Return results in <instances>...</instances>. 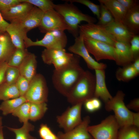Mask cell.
Wrapping results in <instances>:
<instances>
[{
  "mask_svg": "<svg viewBox=\"0 0 139 139\" xmlns=\"http://www.w3.org/2000/svg\"><path fill=\"white\" fill-rule=\"evenodd\" d=\"M80 57L77 55L67 65L53 71L52 81L54 86L59 93L66 97L85 71L80 65Z\"/></svg>",
  "mask_w": 139,
  "mask_h": 139,
  "instance_id": "1",
  "label": "cell"
},
{
  "mask_svg": "<svg viewBox=\"0 0 139 139\" xmlns=\"http://www.w3.org/2000/svg\"><path fill=\"white\" fill-rule=\"evenodd\" d=\"M62 4L55 5L54 9L63 18L70 29V32L75 38L79 36V26L82 21L94 23L96 19L83 13L72 3L67 2Z\"/></svg>",
  "mask_w": 139,
  "mask_h": 139,
  "instance_id": "2",
  "label": "cell"
},
{
  "mask_svg": "<svg viewBox=\"0 0 139 139\" xmlns=\"http://www.w3.org/2000/svg\"><path fill=\"white\" fill-rule=\"evenodd\" d=\"M95 84V76L88 71L83 74L66 97L72 105L83 103L94 97Z\"/></svg>",
  "mask_w": 139,
  "mask_h": 139,
  "instance_id": "3",
  "label": "cell"
},
{
  "mask_svg": "<svg viewBox=\"0 0 139 139\" xmlns=\"http://www.w3.org/2000/svg\"><path fill=\"white\" fill-rule=\"evenodd\" d=\"M125 94L118 91L115 95L105 103V108L108 111H113L115 117L120 128L132 125V112L130 111L124 102Z\"/></svg>",
  "mask_w": 139,
  "mask_h": 139,
  "instance_id": "4",
  "label": "cell"
},
{
  "mask_svg": "<svg viewBox=\"0 0 139 139\" xmlns=\"http://www.w3.org/2000/svg\"><path fill=\"white\" fill-rule=\"evenodd\" d=\"M120 128L114 115H110L98 124L89 126L88 130L93 139H118Z\"/></svg>",
  "mask_w": 139,
  "mask_h": 139,
  "instance_id": "5",
  "label": "cell"
},
{
  "mask_svg": "<svg viewBox=\"0 0 139 139\" xmlns=\"http://www.w3.org/2000/svg\"><path fill=\"white\" fill-rule=\"evenodd\" d=\"M64 31L56 30L48 32L41 39L36 41H32L27 37L24 40L25 47L38 46L48 49H65L67 39Z\"/></svg>",
  "mask_w": 139,
  "mask_h": 139,
  "instance_id": "6",
  "label": "cell"
},
{
  "mask_svg": "<svg viewBox=\"0 0 139 139\" xmlns=\"http://www.w3.org/2000/svg\"><path fill=\"white\" fill-rule=\"evenodd\" d=\"M79 36L107 43L113 47L116 41L114 37L105 28L93 23L79 25Z\"/></svg>",
  "mask_w": 139,
  "mask_h": 139,
  "instance_id": "7",
  "label": "cell"
},
{
  "mask_svg": "<svg viewBox=\"0 0 139 139\" xmlns=\"http://www.w3.org/2000/svg\"><path fill=\"white\" fill-rule=\"evenodd\" d=\"M48 92L45 77L41 74H36L30 82L29 89L24 96L30 102H46Z\"/></svg>",
  "mask_w": 139,
  "mask_h": 139,
  "instance_id": "8",
  "label": "cell"
},
{
  "mask_svg": "<svg viewBox=\"0 0 139 139\" xmlns=\"http://www.w3.org/2000/svg\"><path fill=\"white\" fill-rule=\"evenodd\" d=\"M76 55L66 52L65 49H45L41 57L44 63L53 64L55 69H61L67 65L76 57Z\"/></svg>",
  "mask_w": 139,
  "mask_h": 139,
  "instance_id": "9",
  "label": "cell"
},
{
  "mask_svg": "<svg viewBox=\"0 0 139 139\" xmlns=\"http://www.w3.org/2000/svg\"><path fill=\"white\" fill-rule=\"evenodd\" d=\"M38 27L40 32L44 33L56 30L70 31L63 17L54 9L44 13Z\"/></svg>",
  "mask_w": 139,
  "mask_h": 139,
  "instance_id": "10",
  "label": "cell"
},
{
  "mask_svg": "<svg viewBox=\"0 0 139 139\" xmlns=\"http://www.w3.org/2000/svg\"><path fill=\"white\" fill-rule=\"evenodd\" d=\"M83 104L80 103L69 107L61 115L57 116L59 127L65 132L72 129L82 121L81 111Z\"/></svg>",
  "mask_w": 139,
  "mask_h": 139,
  "instance_id": "11",
  "label": "cell"
},
{
  "mask_svg": "<svg viewBox=\"0 0 139 139\" xmlns=\"http://www.w3.org/2000/svg\"><path fill=\"white\" fill-rule=\"evenodd\" d=\"M85 46L89 53L92 54L97 61L102 59L115 61L113 47L103 42L83 38Z\"/></svg>",
  "mask_w": 139,
  "mask_h": 139,
  "instance_id": "12",
  "label": "cell"
},
{
  "mask_svg": "<svg viewBox=\"0 0 139 139\" xmlns=\"http://www.w3.org/2000/svg\"><path fill=\"white\" fill-rule=\"evenodd\" d=\"M68 50L71 53L82 57L88 67L91 70H105L107 67L105 64L98 62L90 55L84 44L83 38L81 36L75 38L74 43Z\"/></svg>",
  "mask_w": 139,
  "mask_h": 139,
  "instance_id": "13",
  "label": "cell"
},
{
  "mask_svg": "<svg viewBox=\"0 0 139 139\" xmlns=\"http://www.w3.org/2000/svg\"><path fill=\"white\" fill-rule=\"evenodd\" d=\"M33 6L28 3L22 2L1 12L3 18L10 23H19L25 17Z\"/></svg>",
  "mask_w": 139,
  "mask_h": 139,
  "instance_id": "14",
  "label": "cell"
},
{
  "mask_svg": "<svg viewBox=\"0 0 139 139\" xmlns=\"http://www.w3.org/2000/svg\"><path fill=\"white\" fill-rule=\"evenodd\" d=\"M90 122V117L86 116L74 128L64 133L59 132L57 136L59 139H93L88 130Z\"/></svg>",
  "mask_w": 139,
  "mask_h": 139,
  "instance_id": "15",
  "label": "cell"
},
{
  "mask_svg": "<svg viewBox=\"0 0 139 139\" xmlns=\"http://www.w3.org/2000/svg\"><path fill=\"white\" fill-rule=\"evenodd\" d=\"M113 47L114 61L117 65L124 66L132 64L135 59L130 45L116 41Z\"/></svg>",
  "mask_w": 139,
  "mask_h": 139,
  "instance_id": "16",
  "label": "cell"
},
{
  "mask_svg": "<svg viewBox=\"0 0 139 139\" xmlns=\"http://www.w3.org/2000/svg\"><path fill=\"white\" fill-rule=\"evenodd\" d=\"M104 27L116 41L130 45V42L135 35L129 31L122 23L114 21Z\"/></svg>",
  "mask_w": 139,
  "mask_h": 139,
  "instance_id": "17",
  "label": "cell"
},
{
  "mask_svg": "<svg viewBox=\"0 0 139 139\" xmlns=\"http://www.w3.org/2000/svg\"><path fill=\"white\" fill-rule=\"evenodd\" d=\"M95 71V84L94 97L100 98L105 103L112 97L106 85L105 70L96 69Z\"/></svg>",
  "mask_w": 139,
  "mask_h": 139,
  "instance_id": "18",
  "label": "cell"
},
{
  "mask_svg": "<svg viewBox=\"0 0 139 139\" xmlns=\"http://www.w3.org/2000/svg\"><path fill=\"white\" fill-rule=\"evenodd\" d=\"M44 12L34 6L25 17L19 24L26 33L39 26Z\"/></svg>",
  "mask_w": 139,
  "mask_h": 139,
  "instance_id": "19",
  "label": "cell"
},
{
  "mask_svg": "<svg viewBox=\"0 0 139 139\" xmlns=\"http://www.w3.org/2000/svg\"><path fill=\"white\" fill-rule=\"evenodd\" d=\"M36 58L34 54L29 52L18 67L20 75L29 82L36 74Z\"/></svg>",
  "mask_w": 139,
  "mask_h": 139,
  "instance_id": "20",
  "label": "cell"
},
{
  "mask_svg": "<svg viewBox=\"0 0 139 139\" xmlns=\"http://www.w3.org/2000/svg\"><path fill=\"white\" fill-rule=\"evenodd\" d=\"M122 23L135 35L139 32V4H137L127 10Z\"/></svg>",
  "mask_w": 139,
  "mask_h": 139,
  "instance_id": "21",
  "label": "cell"
},
{
  "mask_svg": "<svg viewBox=\"0 0 139 139\" xmlns=\"http://www.w3.org/2000/svg\"><path fill=\"white\" fill-rule=\"evenodd\" d=\"M12 42L16 48L24 49L25 47L24 40L27 33L17 23H10L6 29Z\"/></svg>",
  "mask_w": 139,
  "mask_h": 139,
  "instance_id": "22",
  "label": "cell"
},
{
  "mask_svg": "<svg viewBox=\"0 0 139 139\" xmlns=\"http://www.w3.org/2000/svg\"><path fill=\"white\" fill-rule=\"evenodd\" d=\"M16 49L6 32L0 34V63H7Z\"/></svg>",
  "mask_w": 139,
  "mask_h": 139,
  "instance_id": "23",
  "label": "cell"
},
{
  "mask_svg": "<svg viewBox=\"0 0 139 139\" xmlns=\"http://www.w3.org/2000/svg\"><path fill=\"white\" fill-rule=\"evenodd\" d=\"M105 5L111 12L115 21L122 23L127 10L117 0H98Z\"/></svg>",
  "mask_w": 139,
  "mask_h": 139,
  "instance_id": "24",
  "label": "cell"
},
{
  "mask_svg": "<svg viewBox=\"0 0 139 139\" xmlns=\"http://www.w3.org/2000/svg\"><path fill=\"white\" fill-rule=\"evenodd\" d=\"M27 101L24 96L3 101L0 105V110L3 115L12 114L20 106Z\"/></svg>",
  "mask_w": 139,
  "mask_h": 139,
  "instance_id": "25",
  "label": "cell"
},
{
  "mask_svg": "<svg viewBox=\"0 0 139 139\" xmlns=\"http://www.w3.org/2000/svg\"><path fill=\"white\" fill-rule=\"evenodd\" d=\"M20 96L15 83L9 84L4 82L0 85V100L4 101Z\"/></svg>",
  "mask_w": 139,
  "mask_h": 139,
  "instance_id": "26",
  "label": "cell"
},
{
  "mask_svg": "<svg viewBox=\"0 0 139 139\" xmlns=\"http://www.w3.org/2000/svg\"><path fill=\"white\" fill-rule=\"evenodd\" d=\"M7 128L15 134V138L14 139H37L29 134L30 132L34 130V126L28 121L23 123L22 126L19 128Z\"/></svg>",
  "mask_w": 139,
  "mask_h": 139,
  "instance_id": "27",
  "label": "cell"
},
{
  "mask_svg": "<svg viewBox=\"0 0 139 139\" xmlns=\"http://www.w3.org/2000/svg\"><path fill=\"white\" fill-rule=\"evenodd\" d=\"M48 109L46 102H30L29 120L35 121L41 119Z\"/></svg>",
  "mask_w": 139,
  "mask_h": 139,
  "instance_id": "28",
  "label": "cell"
},
{
  "mask_svg": "<svg viewBox=\"0 0 139 139\" xmlns=\"http://www.w3.org/2000/svg\"><path fill=\"white\" fill-rule=\"evenodd\" d=\"M138 74L131 64L118 68L116 72V76L119 81L127 82Z\"/></svg>",
  "mask_w": 139,
  "mask_h": 139,
  "instance_id": "29",
  "label": "cell"
},
{
  "mask_svg": "<svg viewBox=\"0 0 139 139\" xmlns=\"http://www.w3.org/2000/svg\"><path fill=\"white\" fill-rule=\"evenodd\" d=\"M118 139H139V128L133 125L120 128Z\"/></svg>",
  "mask_w": 139,
  "mask_h": 139,
  "instance_id": "30",
  "label": "cell"
},
{
  "mask_svg": "<svg viewBox=\"0 0 139 139\" xmlns=\"http://www.w3.org/2000/svg\"><path fill=\"white\" fill-rule=\"evenodd\" d=\"M30 102L27 101L22 104L12 114L17 117L19 121L23 123L29 120Z\"/></svg>",
  "mask_w": 139,
  "mask_h": 139,
  "instance_id": "31",
  "label": "cell"
},
{
  "mask_svg": "<svg viewBox=\"0 0 139 139\" xmlns=\"http://www.w3.org/2000/svg\"><path fill=\"white\" fill-rule=\"evenodd\" d=\"M100 17L97 24L105 27L115 21L110 12L106 6L100 3Z\"/></svg>",
  "mask_w": 139,
  "mask_h": 139,
  "instance_id": "32",
  "label": "cell"
},
{
  "mask_svg": "<svg viewBox=\"0 0 139 139\" xmlns=\"http://www.w3.org/2000/svg\"><path fill=\"white\" fill-rule=\"evenodd\" d=\"M28 52L26 48H16L7 63L8 66L18 68Z\"/></svg>",
  "mask_w": 139,
  "mask_h": 139,
  "instance_id": "33",
  "label": "cell"
},
{
  "mask_svg": "<svg viewBox=\"0 0 139 139\" xmlns=\"http://www.w3.org/2000/svg\"><path fill=\"white\" fill-rule=\"evenodd\" d=\"M21 2H24L31 4L40 9L44 13L54 9L55 4L50 0H20Z\"/></svg>",
  "mask_w": 139,
  "mask_h": 139,
  "instance_id": "34",
  "label": "cell"
},
{
  "mask_svg": "<svg viewBox=\"0 0 139 139\" xmlns=\"http://www.w3.org/2000/svg\"><path fill=\"white\" fill-rule=\"evenodd\" d=\"M20 75L18 68L8 66L5 72L4 82L9 84L15 83Z\"/></svg>",
  "mask_w": 139,
  "mask_h": 139,
  "instance_id": "35",
  "label": "cell"
},
{
  "mask_svg": "<svg viewBox=\"0 0 139 139\" xmlns=\"http://www.w3.org/2000/svg\"><path fill=\"white\" fill-rule=\"evenodd\" d=\"M83 105L86 110L89 112H92L99 110L102 105L99 98L94 97L86 100Z\"/></svg>",
  "mask_w": 139,
  "mask_h": 139,
  "instance_id": "36",
  "label": "cell"
},
{
  "mask_svg": "<svg viewBox=\"0 0 139 139\" xmlns=\"http://www.w3.org/2000/svg\"><path fill=\"white\" fill-rule=\"evenodd\" d=\"M66 2H76L84 5L87 7L99 19L100 17V5L96 4L89 0H65Z\"/></svg>",
  "mask_w": 139,
  "mask_h": 139,
  "instance_id": "37",
  "label": "cell"
},
{
  "mask_svg": "<svg viewBox=\"0 0 139 139\" xmlns=\"http://www.w3.org/2000/svg\"><path fill=\"white\" fill-rule=\"evenodd\" d=\"M38 132L39 136L42 139H59L57 135L52 131L46 124H41Z\"/></svg>",
  "mask_w": 139,
  "mask_h": 139,
  "instance_id": "38",
  "label": "cell"
},
{
  "mask_svg": "<svg viewBox=\"0 0 139 139\" xmlns=\"http://www.w3.org/2000/svg\"><path fill=\"white\" fill-rule=\"evenodd\" d=\"M30 82L25 77L20 75L16 81L15 84L19 91L20 96H24L28 91Z\"/></svg>",
  "mask_w": 139,
  "mask_h": 139,
  "instance_id": "39",
  "label": "cell"
},
{
  "mask_svg": "<svg viewBox=\"0 0 139 139\" xmlns=\"http://www.w3.org/2000/svg\"><path fill=\"white\" fill-rule=\"evenodd\" d=\"M130 48L135 59L139 57V36L138 35H134L130 42Z\"/></svg>",
  "mask_w": 139,
  "mask_h": 139,
  "instance_id": "40",
  "label": "cell"
},
{
  "mask_svg": "<svg viewBox=\"0 0 139 139\" xmlns=\"http://www.w3.org/2000/svg\"><path fill=\"white\" fill-rule=\"evenodd\" d=\"M21 2L20 0H0V12L4 11Z\"/></svg>",
  "mask_w": 139,
  "mask_h": 139,
  "instance_id": "41",
  "label": "cell"
},
{
  "mask_svg": "<svg viewBox=\"0 0 139 139\" xmlns=\"http://www.w3.org/2000/svg\"><path fill=\"white\" fill-rule=\"evenodd\" d=\"M127 10L131 8L139 3V1L136 0H117Z\"/></svg>",
  "mask_w": 139,
  "mask_h": 139,
  "instance_id": "42",
  "label": "cell"
},
{
  "mask_svg": "<svg viewBox=\"0 0 139 139\" xmlns=\"http://www.w3.org/2000/svg\"><path fill=\"white\" fill-rule=\"evenodd\" d=\"M8 66L6 62L0 63V85L4 81L5 72Z\"/></svg>",
  "mask_w": 139,
  "mask_h": 139,
  "instance_id": "43",
  "label": "cell"
},
{
  "mask_svg": "<svg viewBox=\"0 0 139 139\" xmlns=\"http://www.w3.org/2000/svg\"><path fill=\"white\" fill-rule=\"evenodd\" d=\"M127 107L129 109H131L138 112L139 111V99L136 98L131 101L127 105Z\"/></svg>",
  "mask_w": 139,
  "mask_h": 139,
  "instance_id": "44",
  "label": "cell"
},
{
  "mask_svg": "<svg viewBox=\"0 0 139 139\" xmlns=\"http://www.w3.org/2000/svg\"><path fill=\"white\" fill-rule=\"evenodd\" d=\"M10 23L3 18L0 12V34L6 32V29Z\"/></svg>",
  "mask_w": 139,
  "mask_h": 139,
  "instance_id": "45",
  "label": "cell"
},
{
  "mask_svg": "<svg viewBox=\"0 0 139 139\" xmlns=\"http://www.w3.org/2000/svg\"><path fill=\"white\" fill-rule=\"evenodd\" d=\"M132 125L139 128V112H132Z\"/></svg>",
  "mask_w": 139,
  "mask_h": 139,
  "instance_id": "46",
  "label": "cell"
},
{
  "mask_svg": "<svg viewBox=\"0 0 139 139\" xmlns=\"http://www.w3.org/2000/svg\"><path fill=\"white\" fill-rule=\"evenodd\" d=\"M132 65L137 73L139 74V57L136 58L132 64Z\"/></svg>",
  "mask_w": 139,
  "mask_h": 139,
  "instance_id": "47",
  "label": "cell"
},
{
  "mask_svg": "<svg viewBox=\"0 0 139 139\" xmlns=\"http://www.w3.org/2000/svg\"><path fill=\"white\" fill-rule=\"evenodd\" d=\"M0 139H4L3 127L0 130Z\"/></svg>",
  "mask_w": 139,
  "mask_h": 139,
  "instance_id": "48",
  "label": "cell"
},
{
  "mask_svg": "<svg viewBox=\"0 0 139 139\" xmlns=\"http://www.w3.org/2000/svg\"><path fill=\"white\" fill-rule=\"evenodd\" d=\"M2 118L0 116V130L3 127L2 126Z\"/></svg>",
  "mask_w": 139,
  "mask_h": 139,
  "instance_id": "49",
  "label": "cell"
}]
</instances>
